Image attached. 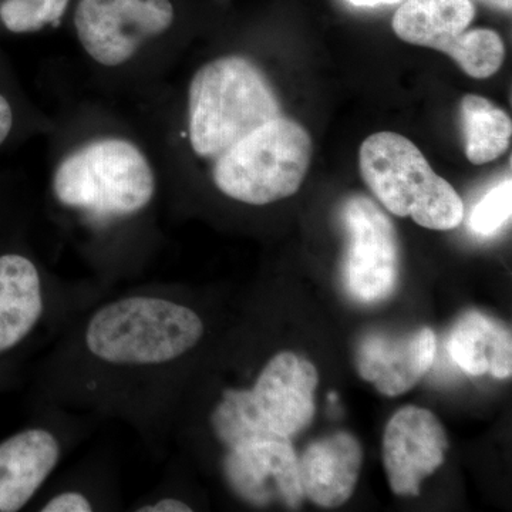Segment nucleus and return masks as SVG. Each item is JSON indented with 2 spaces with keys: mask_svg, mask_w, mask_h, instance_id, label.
<instances>
[{
  "mask_svg": "<svg viewBox=\"0 0 512 512\" xmlns=\"http://www.w3.org/2000/svg\"><path fill=\"white\" fill-rule=\"evenodd\" d=\"M201 316L163 293H131L104 303L83 326L86 359L121 375L165 370L197 348L204 336Z\"/></svg>",
  "mask_w": 512,
  "mask_h": 512,
  "instance_id": "nucleus-1",
  "label": "nucleus"
},
{
  "mask_svg": "<svg viewBox=\"0 0 512 512\" xmlns=\"http://www.w3.org/2000/svg\"><path fill=\"white\" fill-rule=\"evenodd\" d=\"M279 116L281 103L274 87L247 57H220L204 64L192 77L188 138L197 157L215 161Z\"/></svg>",
  "mask_w": 512,
  "mask_h": 512,
  "instance_id": "nucleus-2",
  "label": "nucleus"
},
{
  "mask_svg": "<svg viewBox=\"0 0 512 512\" xmlns=\"http://www.w3.org/2000/svg\"><path fill=\"white\" fill-rule=\"evenodd\" d=\"M318 382V370L308 359L278 353L254 386L222 390L210 416L212 433L225 451L266 437L291 439L312 423Z\"/></svg>",
  "mask_w": 512,
  "mask_h": 512,
  "instance_id": "nucleus-3",
  "label": "nucleus"
},
{
  "mask_svg": "<svg viewBox=\"0 0 512 512\" xmlns=\"http://www.w3.org/2000/svg\"><path fill=\"white\" fill-rule=\"evenodd\" d=\"M156 188L146 154L123 138L84 144L64 157L53 175V192L60 204L104 220L143 211Z\"/></svg>",
  "mask_w": 512,
  "mask_h": 512,
  "instance_id": "nucleus-4",
  "label": "nucleus"
},
{
  "mask_svg": "<svg viewBox=\"0 0 512 512\" xmlns=\"http://www.w3.org/2000/svg\"><path fill=\"white\" fill-rule=\"evenodd\" d=\"M363 180L397 217H410L420 227L450 231L463 222L464 204L453 185L434 173L409 138L380 131L360 146Z\"/></svg>",
  "mask_w": 512,
  "mask_h": 512,
  "instance_id": "nucleus-5",
  "label": "nucleus"
},
{
  "mask_svg": "<svg viewBox=\"0 0 512 512\" xmlns=\"http://www.w3.org/2000/svg\"><path fill=\"white\" fill-rule=\"evenodd\" d=\"M312 154V138L306 128L279 116L218 157L212 165V180L231 200L272 204L299 191Z\"/></svg>",
  "mask_w": 512,
  "mask_h": 512,
  "instance_id": "nucleus-6",
  "label": "nucleus"
},
{
  "mask_svg": "<svg viewBox=\"0 0 512 512\" xmlns=\"http://www.w3.org/2000/svg\"><path fill=\"white\" fill-rule=\"evenodd\" d=\"M174 22L170 0H79L74 29L84 52L104 67L130 62Z\"/></svg>",
  "mask_w": 512,
  "mask_h": 512,
  "instance_id": "nucleus-7",
  "label": "nucleus"
},
{
  "mask_svg": "<svg viewBox=\"0 0 512 512\" xmlns=\"http://www.w3.org/2000/svg\"><path fill=\"white\" fill-rule=\"evenodd\" d=\"M348 234L345 281L350 295L363 303L389 298L399 278V244L392 221L365 195L342 208Z\"/></svg>",
  "mask_w": 512,
  "mask_h": 512,
  "instance_id": "nucleus-8",
  "label": "nucleus"
},
{
  "mask_svg": "<svg viewBox=\"0 0 512 512\" xmlns=\"http://www.w3.org/2000/svg\"><path fill=\"white\" fill-rule=\"evenodd\" d=\"M222 474L235 495L254 507L296 508L303 498L299 460L291 439L266 437L227 450Z\"/></svg>",
  "mask_w": 512,
  "mask_h": 512,
  "instance_id": "nucleus-9",
  "label": "nucleus"
},
{
  "mask_svg": "<svg viewBox=\"0 0 512 512\" xmlns=\"http://www.w3.org/2000/svg\"><path fill=\"white\" fill-rule=\"evenodd\" d=\"M446 430L430 410L406 406L393 414L383 436V464L397 495H419L423 480L443 466Z\"/></svg>",
  "mask_w": 512,
  "mask_h": 512,
  "instance_id": "nucleus-10",
  "label": "nucleus"
},
{
  "mask_svg": "<svg viewBox=\"0 0 512 512\" xmlns=\"http://www.w3.org/2000/svg\"><path fill=\"white\" fill-rule=\"evenodd\" d=\"M436 352V335L429 328L403 335L369 333L357 345V372L384 396H400L427 375Z\"/></svg>",
  "mask_w": 512,
  "mask_h": 512,
  "instance_id": "nucleus-11",
  "label": "nucleus"
},
{
  "mask_svg": "<svg viewBox=\"0 0 512 512\" xmlns=\"http://www.w3.org/2000/svg\"><path fill=\"white\" fill-rule=\"evenodd\" d=\"M62 458V444L47 429L20 431L0 443V512L22 510L49 480Z\"/></svg>",
  "mask_w": 512,
  "mask_h": 512,
  "instance_id": "nucleus-12",
  "label": "nucleus"
},
{
  "mask_svg": "<svg viewBox=\"0 0 512 512\" xmlns=\"http://www.w3.org/2000/svg\"><path fill=\"white\" fill-rule=\"evenodd\" d=\"M362 461L359 441L346 431L315 441L299 460L303 495L319 507H340L355 491Z\"/></svg>",
  "mask_w": 512,
  "mask_h": 512,
  "instance_id": "nucleus-13",
  "label": "nucleus"
},
{
  "mask_svg": "<svg viewBox=\"0 0 512 512\" xmlns=\"http://www.w3.org/2000/svg\"><path fill=\"white\" fill-rule=\"evenodd\" d=\"M45 312L39 269L26 256H0V353L16 348Z\"/></svg>",
  "mask_w": 512,
  "mask_h": 512,
  "instance_id": "nucleus-14",
  "label": "nucleus"
},
{
  "mask_svg": "<svg viewBox=\"0 0 512 512\" xmlns=\"http://www.w3.org/2000/svg\"><path fill=\"white\" fill-rule=\"evenodd\" d=\"M447 348L467 375L490 373L501 380L512 375L511 330L484 313L473 311L461 316L451 329Z\"/></svg>",
  "mask_w": 512,
  "mask_h": 512,
  "instance_id": "nucleus-15",
  "label": "nucleus"
},
{
  "mask_svg": "<svg viewBox=\"0 0 512 512\" xmlns=\"http://www.w3.org/2000/svg\"><path fill=\"white\" fill-rule=\"evenodd\" d=\"M476 16L471 0H406L394 13V33L403 42L447 55Z\"/></svg>",
  "mask_w": 512,
  "mask_h": 512,
  "instance_id": "nucleus-16",
  "label": "nucleus"
},
{
  "mask_svg": "<svg viewBox=\"0 0 512 512\" xmlns=\"http://www.w3.org/2000/svg\"><path fill=\"white\" fill-rule=\"evenodd\" d=\"M460 110L468 161L483 165L503 156L511 144V117L477 94L464 96Z\"/></svg>",
  "mask_w": 512,
  "mask_h": 512,
  "instance_id": "nucleus-17",
  "label": "nucleus"
},
{
  "mask_svg": "<svg viewBox=\"0 0 512 512\" xmlns=\"http://www.w3.org/2000/svg\"><path fill=\"white\" fill-rule=\"evenodd\" d=\"M447 56L451 57L468 76L474 79H488L503 66L505 45L494 30H466L448 50Z\"/></svg>",
  "mask_w": 512,
  "mask_h": 512,
  "instance_id": "nucleus-18",
  "label": "nucleus"
},
{
  "mask_svg": "<svg viewBox=\"0 0 512 512\" xmlns=\"http://www.w3.org/2000/svg\"><path fill=\"white\" fill-rule=\"evenodd\" d=\"M70 0H5L0 6V19L13 33L39 32L57 25L66 13Z\"/></svg>",
  "mask_w": 512,
  "mask_h": 512,
  "instance_id": "nucleus-19",
  "label": "nucleus"
},
{
  "mask_svg": "<svg viewBox=\"0 0 512 512\" xmlns=\"http://www.w3.org/2000/svg\"><path fill=\"white\" fill-rule=\"evenodd\" d=\"M512 183L507 178L481 198L470 217V228L480 237H491L511 218Z\"/></svg>",
  "mask_w": 512,
  "mask_h": 512,
  "instance_id": "nucleus-20",
  "label": "nucleus"
},
{
  "mask_svg": "<svg viewBox=\"0 0 512 512\" xmlns=\"http://www.w3.org/2000/svg\"><path fill=\"white\" fill-rule=\"evenodd\" d=\"M93 510L92 501L80 491H63L47 500L40 508L42 512H90Z\"/></svg>",
  "mask_w": 512,
  "mask_h": 512,
  "instance_id": "nucleus-21",
  "label": "nucleus"
},
{
  "mask_svg": "<svg viewBox=\"0 0 512 512\" xmlns=\"http://www.w3.org/2000/svg\"><path fill=\"white\" fill-rule=\"evenodd\" d=\"M140 512H191L192 508L184 501L178 500L174 497L158 498L156 501H151L140 507L136 508Z\"/></svg>",
  "mask_w": 512,
  "mask_h": 512,
  "instance_id": "nucleus-22",
  "label": "nucleus"
},
{
  "mask_svg": "<svg viewBox=\"0 0 512 512\" xmlns=\"http://www.w3.org/2000/svg\"><path fill=\"white\" fill-rule=\"evenodd\" d=\"M13 126V111L9 101L0 94V144L8 138Z\"/></svg>",
  "mask_w": 512,
  "mask_h": 512,
  "instance_id": "nucleus-23",
  "label": "nucleus"
},
{
  "mask_svg": "<svg viewBox=\"0 0 512 512\" xmlns=\"http://www.w3.org/2000/svg\"><path fill=\"white\" fill-rule=\"evenodd\" d=\"M348 2L356 8H377V6L383 5H396L402 0H348Z\"/></svg>",
  "mask_w": 512,
  "mask_h": 512,
  "instance_id": "nucleus-24",
  "label": "nucleus"
},
{
  "mask_svg": "<svg viewBox=\"0 0 512 512\" xmlns=\"http://www.w3.org/2000/svg\"><path fill=\"white\" fill-rule=\"evenodd\" d=\"M490 8L501 10V12L510 13L512 9V0H478Z\"/></svg>",
  "mask_w": 512,
  "mask_h": 512,
  "instance_id": "nucleus-25",
  "label": "nucleus"
}]
</instances>
